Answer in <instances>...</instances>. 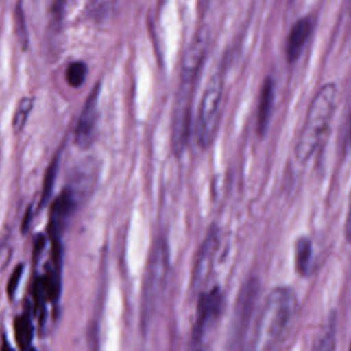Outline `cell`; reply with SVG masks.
I'll return each instance as SVG.
<instances>
[{
    "label": "cell",
    "mask_w": 351,
    "mask_h": 351,
    "mask_svg": "<svg viewBox=\"0 0 351 351\" xmlns=\"http://www.w3.org/2000/svg\"><path fill=\"white\" fill-rule=\"evenodd\" d=\"M23 270H24L23 265H19L18 267L14 270L12 276H10V280H8V295H10V297L14 296L16 289H18L19 284H20L21 278H22Z\"/></svg>",
    "instance_id": "20"
},
{
    "label": "cell",
    "mask_w": 351,
    "mask_h": 351,
    "mask_svg": "<svg viewBox=\"0 0 351 351\" xmlns=\"http://www.w3.org/2000/svg\"><path fill=\"white\" fill-rule=\"evenodd\" d=\"M14 332H16L19 346L24 350L30 348V343L32 341L33 326L29 311H25L21 317L16 319Z\"/></svg>",
    "instance_id": "15"
},
{
    "label": "cell",
    "mask_w": 351,
    "mask_h": 351,
    "mask_svg": "<svg viewBox=\"0 0 351 351\" xmlns=\"http://www.w3.org/2000/svg\"><path fill=\"white\" fill-rule=\"evenodd\" d=\"M210 32L208 26H202L194 35L182 60L181 90L191 93L210 47Z\"/></svg>",
    "instance_id": "5"
},
{
    "label": "cell",
    "mask_w": 351,
    "mask_h": 351,
    "mask_svg": "<svg viewBox=\"0 0 351 351\" xmlns=\"http://www.w3.org/2000/svg\"><path fill=\"white\" fill-rule=\"evenodd\" d=\"M337 96V86L329 82L313 97L295 148L299 162H306L317 152L335 113Z\"/></svg>",
    "instance_id": "2"
},
{
    "label": "cell",
    "mask_w": 351,
    "mask_h": 351,
    "mask_svg": "<svg viewBox=\"0 0 351 351\" xmlns=\"http://www.w3.org/2000/svg\"><path fill=\"white\" fill-rule=\"evenodd\" d=\"M276 99V86L271 77H267L260 90L257 109V131L260 136L267 132Z\"/></svg>",
    "instance_id": "12"
},
{
    "label": "cell",
    "mask_w": 351,
    "mask_h": 351,
    "mask_svg": "<svg viewBox=\"0 0 351 351\" xmlns=\"http://www.w3.org/2000/svg\"><path fill=\"white\" fill-rule=\"evenodd\" d=\"M170 274V256L166 241H158L150 254L143 282L141 302V322L147 328L158 311L166 292Z\"/></svg>",
    "instance_id": "3"
},
{
    "label": "cell",
    "mask_w": 351,
    "mask_h": 351,
    "mask_svg": "<svg viewBox=\"0 0 351 351\" xmlns=\"http://www.w3.org/2000/svg\"><path fill=\"white\" fill-rule=\"evenodd\" d=\"M350 140H351V123H350Z\"/></svg>",
    "instance_id": "26"
},
{
    "label": "cell",
    "mask_w": 351,
    "mask_h": 351,
    "mask_svg": "<svg viewBox=\"0 0 351 351\" xmlns=\"http://www.w3.org/2000/svg\"><path fill=\"white\" fill-rule=\"evenodd\" d=\"M348 10H350L351 14V0H348Z\"/></svg>",
    "instance_id": "24"
},
{
    "label": "cell",
    "mask_w": 351,
    "mask_h": 351,
    "mask_svg": "<svg viewBox=\"0 0 351 351\" xmlns=\"http://www.w3.org/2000/svg\"><path fill=\"white\" fill-rule=\"evenodd\" d=\"M1 351H14L12 348H10V344L8 342H4L3 346H2Z\"/></svg>",
    "instance_id": "23"
},
{
    "label": "cell",
    "mask_w": 351,
    "mask_h": 351,
    "mask_svg": "<svg viewBox=\"0 0 351 351\" xmlns=\"http://www.w3.org/2000/svg\"><path fill=\"white\" fill-rule=\"evenodd\" d=\"M14 20H16V34L19 43L22 45L23 49H27L29 45V34L22 0H19L18 3H16Z\"/></svg>",
    "instance_id": "18"
},
{
    "label": "cell",
    "mask_w": 351,
    "mask_h": 351,
    "mask_svg": "<svg viewBox=\"0 0 351 351\" xmlns=\"http://www.w3.org/2000/svg\"><path fill=\"white\" fill-rule=\"evenodd\" d=\"M223 88L222 77L215 74L202 94L196 121V137L202 147H208L216 136L220 123Z\"/></svg>",
    "instance_id": "4"
},
{
    "label": "cell",
    "mask_w": 351,
    "mask_h": 351,
    "mask_svg": "<svg viewBox=\"0 0 351 351\" xmlns=\"http://www.w3.org/2000/svg\"><path fill=\"white\" fill-rule=\"evenodd\" d=\"M33 99L25 97L19 102L12 119V128L16 133H21L26 125L29 115L33 108Z\"/></svg>",
    "instance_id": "16"
},
{
    "label": "cell",
    "mask_w": 351,
    "mask_h": 351,
    "mask_svg": "<svg viewBox=\"0 0 351 351\" xmlns=\"http://www.w3.org/2000/svg\"><path fill=\"white\" fill-rule=\"evenodd\" d=\"M313 241L307 237H299L295 243V265L302 276L311 274L313 269Z\"/></svg>",
    "instance_id": "14"
},
{
    "label": "cell",
    "mask_w": 351,
    "mask_h": 351,
    "mask_svg": "<svg viewBox=\"0 0 351 351\" xmlns=\"http://www.w3.org/2000/svg\"><path fill=\"white\" fill-rule=\"evenodd\" d=\"M336 334H337V313L332 311L315 337L311 351H335Z\"/></svg>",
    "instance_id": "13"
},
{
    "label": "cell",
    "mask_w": 351,
    "mask_h": 351,
    "mask_svg": "<svg viewBox=\"0 0 351 351\" xmlns=\"http://www.w3.org/2000/svg\"><path fill=\"white\" fill-rule=\"evenodd\" d=\"M191 94L180 93L173 117L172 142L176 154H183L190 137Z\"/></svg>",
    "instance_id": "10"
},
{
    "label": "cell",
    "mask_w": 351,
    "mask_h": 351,
    "mask_svg": "<svg viewBox=\"0 0 351 351\" xmlns=\"http://www.w3.org/2000/svg\"><path fill=\"white\" fill-rule=\"evenodd\" d=\"M86 74L88 68L86 64L82 62H73L66 69V82L72 88H80L86 82Z\"/></svg>",
    "instance_id": "17"
},
{
    "label": "cell",
    "mask_w": 351,
    "mask_h": 351,
    "mask_svg": "<svg viewBox=\"0 0 351 351\" xmlns=\"http://www.w3.org/2000/svg\"><path fill=\"white\" fill-rule=\"evenodd\" d=\"M258 294H259V286L255 280H250L239 294L234 315H233L232 326H231V342L233 346L243 343V340L247 338L249 326H251V319L255 311Z\"/></svg>",
    "instance_id": "6"
},
{
    "label": "cell",
    "mask_w": 351,
    "mask_h": 351,
    "mask_svg": "<svg viewBox=\"0 0 351 351\" xmlns=\"http://www.w3.org/2000/svg\"><path fill=\"white\" fill-rule=\"evenodd\" d=\"M219 247H220V233L218 229H212L200 245L194 262L192 286L196 290L202 289L210 278Z\"/></svg>",
    "instance_id": "8"
},
{
    "label": "cell",
    "mask_w": 351,
    "mask_h": 351,
    "mask_svg": "<svg viewBox=\"0 0 351 351\" xmlns=\"http://www.w3.org/2000/svg\"><path fill=\"white\" fill-rule=\"evenodd\" d=\"M99 95L100 84H97L88 95L76 125L74 141L82 149L90 147L96 136L99 121Z\"/></svg>",
    "instance_id": "7"
},
{
    "label": "cell",
    "mask_w": 351,
    "mask_h": 351,
    "mask_svg": "<svg viewBox=\"0 0 351 351\" xmlns=\"http://www.w3.org/2000/svg\"><path fill=\"white\" fill-rule=\"evenodd\" d=\"M222 292L217 287L199 295L193 326V337L195 339L202 338L208 327L218 319L222 311Z\"/></svg>",
    "instance_id": "9"
},
{
    "label": "cell",
    "mask_w": 351,
    "mask_h": 351,
    "mask_svg": "<svg viewBox=\"0 0 351 351\" xmlns=\"http://www.w3.org/2000/svg\"><path fill=\"white\" fill-rule=\"evenodd\" d=\"M25 351H36L34 350V348H26V350H25Z\"/></svg>",
    "instance_id": "25"
},
{
    "label": "cell",
    "mask_w": 351,
    "mask_h": 351,
    "mask_svg": "<svg viewBox=\"0 0 351 351\" xmlns=\"http://www.w3.org/2000/svg\"><path fill=\"white\" fill-rule=\"evenodd\" d=\"M344 233H346V241L351 245V189L350 199H348V215H346V225H344Z\"/></svg>",
    "instance_id": "21"
},
{
    "label": "cell",
    "mask_w": 351,
    "mask_h": 351,
    "mask_svg": "<svg viewBox=\"0 0 351 351\" xmlns=\"http://www.w3.org/2000/svg\"><path fill=\"white\" fill-rule=\"evenodd\" d=\"M8 260H10V249L8 247L0 249V269L4 267Z\"/></svg>",
    "instance_id": "22"
},
{
    "label": "cell",
    "mask_w": 351,
    "mask_h": 351,
    "mask_svg": "<svg viewBox=\"0 0 351 351\" xmlns=\"http://www.w3.org/2000/svg\"><path fill=\"white\" fill-rule=\"evenodd\" d=\"M290 288L278 287L266 297L250 331L245 351H278L296 311Z\"/></svg>",
    "instance_id": "1"
},
{
    "label": "cell",
    "mask_w": 351,
    "mask_h": 351,
    "mask_svg": "<svg viewBox=\"0 0 351 351\" xmlns=\"http://www.w3.org/2000/svg\"><path fill=\"white\" fill-rule=\"evenodd\" d=\"M348 351H351V343H350V350H348Z\"/></svg>",
    "instance_id": "27"
},
{
    "label": "cell",
    "mask_w": 351,
    "mask_h": 351,
    "mask_svg": "<svg viewBox=\"0 0 351 351\" xmlns=\"http://www.w3.org/2000/svg\"><path fill=\"white\" fill-rule=\"evenodd\" d=\"M313 29V21L311 16H302L293 25L286 45L287 59L290 63H294L302 55Z\"/></svg>",
    "instance_id": "11"
},
{
    "label": "cell",
    "mask_w": 351,
    "mask_h": 351,
    "mask_svg": "<svg viewBox=\"0 0 351 351\" xmlns=\"http://www.w3.org/2000/svg\"><path fill=\"white\" fill-rule=\"evenodd\" d=\"M57 171L58 158L49 165L47 175H45V182H43V195H41V202H43V204H47V200L51 197V192H53V184H55L56 181V176H57Z\"/></svg>",
    "instance_id": "19"
}]
</instances>
